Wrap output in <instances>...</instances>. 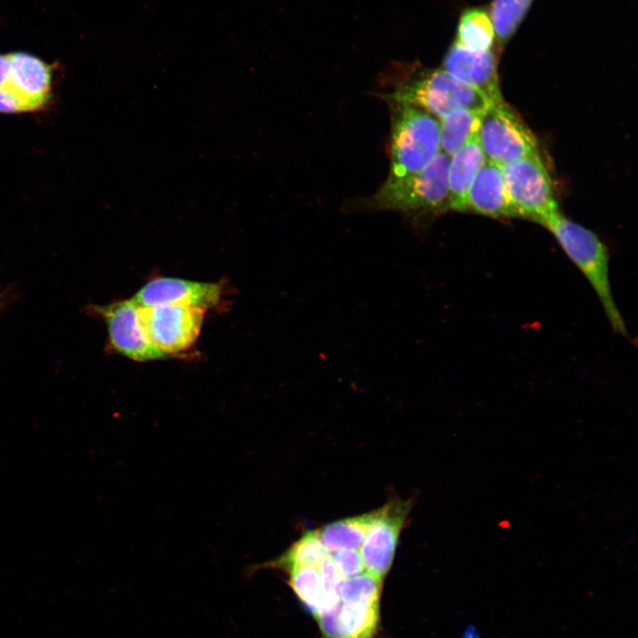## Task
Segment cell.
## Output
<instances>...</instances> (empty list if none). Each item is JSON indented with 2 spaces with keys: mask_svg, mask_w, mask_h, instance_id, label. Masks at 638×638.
Listing matches in <instances>:
<instances>
[{
  "mask_svg": "<svg viewBox=\"0 0 638 638\" xmlns=\"http://www.w3.org/2000/svg\"><path fill=\"white\" fill-rule=\"evenodd\" d=\"M477 136L486 159L501 167L538 153L534 136L503 100L480 113Z\"/></svg>",
  "mask_w": 638,
  "mask_h": 638,
  "instance_id": "obj_6",
  "label": "cell"
},
{
  "mask_svg": "<svg viewBox=\"0 0 638 638\" xmlns=\"http://www.w3.org/2000/svg\"><path fill=\"white\" fill-rule=\"evenodd\" d=\"M316 618L325 638H372L378 623V604L339 598Z\"/></svg>",
  "mask_w": 638,
  "mask_h": 638,
  "instance_id": "obj_13",
  "label": "cell"
},
{
  "mask_svg": "<svg viewBox=\"0 0 638 638\" xmlns=\"http://www.w3.org/2000/svg\"><path fill=\"white\" fill-rule=\"evenodd\" d=\"M463 638H479V635L473 627H468L464 632Z\"/></svg>",
  "mask_w": 638,
  "mask_h": 638,
  "instance_id": "obj_26",
  "label": "cell"
},
{
  "mask_svg": "<svg viewBox=\"0 0 638 638\" xmlns=\"http://www.w3.org/2000/svg\"><path fill=\"white\" fill-rule=\"evenodd\" d=\"M444 67L452 76L480 92L490 103L502 101L497 58L491 49L474 51L455 42L445 57Z\"/></svg>",
  "mask_w": 638,
  "mask_h": 638,
  "instance_id": "obj_12",
  "label": "cell"
},
{
  "mask_svg": "<svg viewBox=\"0 0 638 638\" xmlns=\"http://www.w3.org/2000/svg\"><path fill=\"white\" fill-rule=\"evenodd\" d=\"M392 104L389 177H403L419 172L440 152V126L420 107Z\"/></svg>",
  "mask_w": 638,
  "mask_h": 638,
  "instance_id": "obj_2",
  "label": "cell"
},
{
  "mask_svg": "<svg viewBox=\"0 0 638 638\" xmlns=\"http://www.w3.org/2000/svg\"><path fill=\"white\" fill-rule=\"evenodd\" d=\"M329 556L331 552L322 543L317 532L311 531L297 541L274 564L285 570L297 565L319 568Z\"/></svg>",
  "mask_w": 638,
  "mask_h": 638,
  "instance_id": "obj_20",
  "label": "cell"
},
{
  "mask_svg": "<svg viewBox=\"0 0 638 638\" xmlns=\"http://www.w3.org/2000/svg\"><path fill=\"white\" fill-rule=\"evenodd\" d=\"M9 56L11 72L0 86V113H19L43 109L51 98L53 66L25 52Z\"/></svg>",
  "mask_w": 638,
  "mask_h": 638,
  "instance_id": "obj_7",
  "label": "cell"
},
{
  "mask_svg": "<svg viewBox=\"0 0 638 638\" xmlns=\"http://www.w3.org/2000/svg\"><path fill=\"white\" fill-rule=\"evenodd\" d=\"M533 0H494L492 19L498 43H506L515 34L529 10Z\"/></svg>",
  "mask_w": 638,
  "mask_h": 638,
  "instance_id": "obj_21",
  "label": "cell"
},
{
  "mask_svg": "<svg viewBox=\"0 0 638 638\" xmlns=\"http://www.w3.org/2000/svg\"><path fill=\"white\" fill-rule=\"evenodd\" d=\"M375 517L376 510L335 521L316 532L322 543L331 553L343 549H358L362 546Z\"/></svg>",
  "mask_w": 638,
  "mask_h": 638,
  "instance_id": "obj_16",
  "label": "cell"
},
{
  "mask_svg": "<svg viewBox=\"0 0 638 638\" xmlns=\"http://www.w3.org/2000/svg\"><path fill=\"white\" fill-rule=\"evenodd\" d=\"M331 559L344 578L361 574L364 570L362 555L358 549H343L331 553Z\"/></svg>",
  "mask_w": 638,
  "mask_h": 638,
  "instance_id": "obj_23",
  "label": "cell"
},
{
  "mask_svg": "<svg viewBox=\"0 0 638 638\" xmlns=\"http://www.w3.org/2000/svg\"><path fill=\"white\" fill-rule=\"evenodd\" d=\"M481 113L458 109L441 118L440 147L452 156L471 137L477 135Z\"/></svg>",
  "mask_w": 638,
  "mask_h": 638,
  "instance_id": "obj_19",
  "label": "cell"
},
{
  "mask_svg": "<svg viewBox=\"0 0 638 638\" xmlns=\"http://www.w3.org/2000/svg\"><path fill=\"white\" fill-rule=\"evenodd\" d=\"M409 510V502L397 500L376 510L360 550L368 572L379 578L388 572Z\"/></svg>",
  "mask_w": 638,
  "mask_h": 638,
  "instance_id": "obj_11",
  "label": "cell"
},
{
  "mask_svg": "<svg viewBox=\"0 0 638 638\" xmlns=\"http://www.w3.org/2000/svg\"><path fill=\"white\" fill-rule=\"evenodd\" d=\"M223 293V285L220 282L157 276L145 283L132 299L141 307L176 305L206 311L220 306Z\"/></svg>",
  "mask_w": 638,
  "mask_h": 638,
  "instance_id": "obj_10",
  "label": "cell"
},
{
  "mask_svg": "<svg viewBox=\"0 0 638 638\" xmlns=\"http://www.w3.org/2000/svg\"><path fill=\"white\" fill-rule=\"evenodd\" d=\"M205 313L198 307L176 305L139 307L141 323L149 340L169 357L193 346Z\"/></svg>",
  "mask_w": 638,
  "mask_h": 638,
  "instance_id": "obj_9",
  "label": "cell"
},
{
  "mask_svg": "<svg viewBox=\"0 0 638 638\" xmlns=\"http://www.w3.org/2000/svg\"><path fill=\"white\" fill-rule=\"evenodd\" d=\"M495 31L490 15L481 8H471L463 12L455 43L474 51L490 50Z\"/></svg>",
  "mask_w": 638,
  "mask_h": 638,
  "instance_id": "obj_18",
  "label": "cell"
},
{
  "mask_svg": "<svg viewBox=\"0 0 638 638\" xmlns=\"http://www.w3.org/2000/svg\"><path fill=\"white\" fill-rule=\"evenodd\" d=\"M491 217L515 216L502 173V167L486 160L467 196V210Z\"/></svg>",
  "mask_w": 638,
  "mask_h": 638,
  "instance_id": "obj_14",
  "label": "cell"
},
{
  "mask_svg": "<svg viewBox=\"0 0 638 638\" xmlns=\"http://www.w3.org/2000/svg\"><path fill=\"white\" fill-rule=\"evenodd\" d=\"M318 569L323 580L325 593L327 594L330 600L333 603H336L339 599L337 589L339 583L343 580L344 577L340 574V572L335 566L331 556L326 558L321 564Z\"/></svg>",
  "mask_w": 638,
  "mask_h": 638,
  "instance_id": "obj_24",
  "label": "cell"
},
{
  "mask_svg": "<svg viewBox=\"0 0 638 638\" xmlns=\"http://www.w3.org/2000/svg\"><path fill=\"white\" fill-rule=\"evenodd\" d=\"M287 571L290 573L291 587L315 617L335 605L325 593L317 567L297 565L287 569Z\"/></svg>",
  "mask_w": 638,
  "mask_h": 638,
  "instance_id": "obj_17",
  "label": "cell"
},
{
  "mask_svg": "<svg viewBox=\"0 0 638 638\" xmlns=\"http://www.w3.org/2000/svg\"><path fill=\"white\" fill-rule=\"evenodd\" d=\"M449 163L450 157L440 152L419 172L389 177L376 193L374 205L404 213H439L449 208Z\"/></svg>",
  "mask_w": 638,
  "mask_h": 638,
  "instance_id": "obj_3",
  "label": "cell"
},
{
  "mask_svg": "<svg viewBox=\"0 0 638 638\" xmlns=\"http://www.w3.org/2000/svg\"><path fill=\"white\" fill-rule=\"evenodd\" d=\"M87 311L104 321L108 347L132 361L144 362L169 358L148 338L139 307L131 298L105 305H89Z\"/></svg>",
  "mask_w": 638,
  "mask_h": 638,
  "instance_id": "obj_8",
  "label": "cell"
},
{
  "mask_svg": "<svg viewBox=\"0 0 638 638\" xmlns=\"http://www.w3.org/2000/svg\"><path fill=\"white\" fill-rule=\"evenodd\" d=\"M502 173L515 216L544 226L559 212L549 172L539 153L503 166Z\"/></svg>",
  "mask_w": 638,
  "mask_h": 638,
  "instance_id": "obj_5",
  "label": "cell"
},
{
  "mask_svg": "<svg viewBox=\"0 0 638 638\" xmlns=\"http://www.w3.org/2000/svg\"><path fill=\"white\" fill-rule=\"evenodd\" d=\"M544 226L592 286L612 329L626 337V327L612 293L606 245L594 232L559 212Z\"/></svg>",
  "mask_w": 638,
  "mask_h": 638,
  "instance_id": "obj_1",
  "label": "cell"
},
{
  "mask_svg": "<svg viewBox=\"0 0 638 638\" xmlns=\"http://www.w3.org/2000/svg\"><path fill=\"white\" fill-rule=\"evenodd\" d=\"M11 72V60L9 54L0 55V86H2L9 77Z\"/></svg>",
  "mask_w": 638,
  "mask_h": 638,
  "instance_id": "obj_25",
  "label": "cell"
},
{
  "mask_svg": "<svg viewBox=\"0 0 638 638\" xmlns=\"http://www.w3.org/2000/svg\"><path fill=\"white\" fill-rule=\"evenodd\" d=\"M486 160L477 135L452 155L448 169L449 208L467 210L469 190Z\"/></svg>",
  "mask_w": 638,
  "mask_h": 638,
  "instance_id": "obj_15",
  "label": "cell"
},
{
  "mask_svg": "<svg viewBox=\"0 0 638 638\" xmlns=\"http://www.w3.org/2000/svg\"><path fill=\"white\" fill-rule=\"evenodd\" d=\"M386 97L391 103L417 106L440 119L458 109L482 113L490 104L477 89L445 70L423 74L417 79L399 85Z\"/></svg>",
  "mask_w": 638,
  "mask_h": 638,
  "instance_id": "obj_4",
  "label": "cell"
},
{
  "mask_svg": "<svg viewBox=\"0 0 638 638\" xmlns=\"http://www.w3.org/2000/svg\"><path fill=\"white\" fill-rule=\"evenodd\" d=\"M382 578L370 572L343 579L337 592L339 598L369 604H378Z\"/></svg>",
  "mask_w": 638,
  "mask_h": 638,
  "instance_id": "obj_22",
  "label": "cell"
}]
</instances>
